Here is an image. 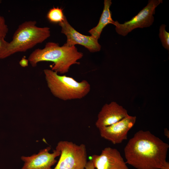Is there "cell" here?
<instances>
[{"label": "cell", "instance_id": "cell-1", "mask_svg": "<svg viewBox=\"0 0 169 169\" xmlns=\"http://www.w3.org/2000/svg\"><path fill=\"white\" fill-rule=\"evenodd\" d=\"M168 144L149 131L140 130L124 149L126 163L137 169H159L166 164Z\"/></svg>", "mask_w": 169, "mask_h": 169}, {"label": "cell", "instance_id": "cell-2", "mask_svg": "<svg viewBox=\"0 0 169 169\" xmlns=\"http://www.w3.org/2000/svg\"><path fill=\"white\" fill-rule=\"evenodd\" d=\"M83 54L79 52L75 46H67L64 45L60 46L58 43L49 42L43 49H37L29 55L28 61L33 67H36L40 62L48 61L53 63L52 70L60 74L69 71L73 64H79L78 61Z\"/></svg>", "mask_w": 169, "mask_h": 169}, {"label": "cell", "instance_id": "cell-3", "mask_svg": "<svg viewBox=\"0 0 169 169\" xmlns=\"http://www.w3.org/2000/svg\"><path fill=\"white\" fill-rule=\"evenodd\" d=\"M36 23V21L30 20L20 24L14 33L12 40L0 53V59L16 53L25 52L49 38L50 28L38 27Z\"/></svg>", "mask_w": 169, "mask_h": 169}, {"label": "cell", "instance_id": "cell-4", "mask_svg": "<svg viewBox=\"0 0 169 169\" xmlns=\"http://www.w3.org/2000/svg\"><path fill=\"white\" fill-rule=\"evenodd\" d=\"M44 73L51 92L61 100L81 99L90 91V84L85 80L78 82L72 77L59 75L50 69H44Z\"/></svg>", "mask_w": 169, "mask_h": 169}, {"label": "cell", "instance_id": "cell-5", "mask_svg": "<svg viewBox=\"0 0 169 169\" xmlns=\"http://www.w3.org/2000/svg\"><path fill=\"white\" fill-rule=\"evenodd\" d=\"M55 149L60 152L59 159L53 169H85L87 154L85 145L60 141Z\"/></svg>", "mask_w": 169, "mask_h": 169}, {"label": "cell", "instance_id": "cell-6", "mask_svg": "<svg viewBox=\"0 0 169 169\" xmlns=\"http://www.w3.org/2000/svg\"><path fill=\"white\" fill-rule=\"evenodd\" d=\"M162 2V0H149L147 5L129 21L123 24L115 21L114 25L115 26L116 32L119 34L125 36L136 28L150 26L154 21L153 15L156 8Z\"/></svg>", "mask_w": 169, "mask_h": 169}, {"label": "cell", "instance_id": "cell-7", "mask_svg": "<svg viewBox=\"0 0 169 169\" xmlns=\"http://www.w3.org/2000/svg\"><path fill=\"white\" fill-rule=\"evenodd\" d=\"M61 27V32L67 37L66 43L64 45L71 47L79 44L84 47L90 52L99 51L101 46L98 40L92 36L82 34L75 29L69 23L65 16L64 20L59 23Z\"/></svg>", "mask_w": 169, "mask_h": 169}, {"label": "cell", "instance_id": "cell-8", "mask_svg": "<svg viewBox=\"0 0 169 169\" xmlns=\"http://www.w3.org/2000/svg\"><path fill=\"white\" fill-rule=\"evenodd\" d=\"M136 120V116L129 115L111 125L99 128L100 135L113 144L121 143L127 139L128 133L134 125Z\"/></svg>", "mask_w": 169, "mask_h": 169}, {"label": "cell", "instance_id": "cell-9", "mask_svg": "<svg viewBox=\"0 0 169 169\" xmlns=\"http://www.w3.org/2000/svg\"><path fill=\"white\" fill-rule=\"evenodd\" d=\"M96 169H129L119 151L106 147L100 155H93L90 159Z\"/></svg>", "mask_w": 169, "mask_h": 169}, {"label": "cell", "instance_id": "cell-10", "mask_svg": "<svg viewBox=\"0 0 169 169\" xmlns=\"http://www.w3.org/2000/svg\"><path fill=\"white\" fill-rule=\"evenodd\" d=\"M51 149V147H47L40 150L37 154L21 156L24 164L21 169H53L52 167L57 161L55 158L60 155V152L55 149L50 153Z\"/></svg>", "mask_w": 169, "mask_h": 169}, {"label": "cell", "instance_id": "cell-11", "mask_svg": "<svg viewBox=\"0 0 169 169\" xmlns=\"http://www.w3.org/2000/svg\"><path fill=\"white\" fill-rule=\"evenodd\" d=\"M129 115L126 110L115 102L106 104L98 115L95 125L98 129L114 124Z\"/></svg>", "mask_w": 169, "mask_h": 169}, {"label": "cell", "instance_id": "cell-12", "mask_svg": "<svg viewBox=\"0 0 169 169\" xmlns=\"http://www.w3.org/2000/svg\"><path fill=\"white\" fill-rule=\"evenodd\" d=\"M111 4V0H104L103 10L98 24L88 32L91 36L98 40L100 38L103 28L107 25L112 24L114 25L115 23V21L112 18L110 10Z\"/></svg>", "mask_w": 169, "mask_h": 169}, {"label": "cell", "instance_id": "cell-13", "mask_svg": "<svg viewBox=\"0 0 169 169\" xmlns=\"http://www.w3.org/2000/svg\"><path fill=\"white\" fill-rule=\"evenodd\" d=\"M63 9L59 7H54L51 9L47 14V18L51 22L59 23L64 20L65 16Z\"/></svg>", "mask_w": 169, "mask_h": 169}, {"label": "cell", "instance_id": "cell-14", "mask_svg": "<svg viewBox=\"0 0 169 169\" xmlns=\"http://www.w3.org/2000/svg\"><path fill=\"white\" fill-rule=\"evenodd\" d=\"M166 25L162 24L159 28V37L162 46L166 49L169 50V33L166 31Z\"/></svg>", "mask_w": 169, "mask_h": 169}, {"label": "cell", "instance_id": "cell-15", "mask_svg": "<svg viewBox=\"0 0 169 169\" xmlns=\"http://www.w3.org/2000/svg\"><path fill=\"white\" fill-rule=\"evenodd\" d=\"M8 31V26L4 18L0 15V38H5Z\"/></svg>", "mask_w": 169, "mask_h": 169}, {"label": "cell", "instance_id": "cell-16", "mask_svg": "<svg viewBox=\"0 0 169 169\" xmlns=\"http://www.w3.org/2000/svg\"><path fill=\"white\" fill-rule=\"evenodd\" d=\"M8 43L4 38H0V53L6 48Z\"/></svg>", "mask_w": 169, "mask_h": 169}, {"label": "cell", "instance_id": "cell-17", "mask_svg": "<svg viewBox=\"0 0 169 169\" xmlns=\"http://www.w3.org/2000/svg\"><path fill=\"white\" fill-rule=\"evenodd\" d=\"M28 60L26 59L24 57L19 62L20 65L23 67L27 66L28 65Z\"/></svg>", "mask_w": 169, "mask_h": 169}, {"label": "cell", "instance_id": "cell-18", "mask_svg": "<svg viewBox=\"0 0 169 169\" xmlns=\"http://www.w3.org/2000/svg\"><path fill=\"white\" fill-rule=\"evenodd\" d=\"M85 169H95L93 163L90 160L87 162Z\"/></svg>", "mask_w": 169, "mask_h": 169}, {"label": "cell", "instance_id": "cell-19", "mask_svg": "<svg viewBox=\"0 0 169 169\" xmlns=\"http://www.w3.org/2000/svg\"><path fill=\"white\" fill-rule=\"evenodd\" d=\"M164 134L167 138H169V131L167 128H165L164 130Z\"/></svg>", "mask_w": 169, "mask_h": 169}, {"label": "cell", "instance_id": "cell-20", "mask_svg": "<svg viewBox=\"0 0 169 169\" xmlns=\"http://www.w3.org/2000/svg\"><path fill=\"white\" fill-rule=\"evenodd\" d=\"M169 169V163L167 161L166 164L165 166L160 169Z\"/></svg>", "mask_w": 169, "mask_h": 169}]
</instances>
